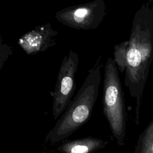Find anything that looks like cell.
Returning <instances> with one entry per match:
<instances>
[{
    "label": "cell",
    "instance_id": "cell-1",
    "mask_svg": "<svg viewBox=\"0 0 153 153\" xmlns=\"http://www.w3.org/2000/svg\"><path fill=\"white\" fill-rule=\"evenodd\" d=\"M114 60L124 73V84L134 99V122L139 124L143 93L153 62V0L136 12L129 39L114 47Z\"/></svg>",
    "mask_w": 153,
    "mask_h": 153
},
{
    "label": "cell",
    "instance_id": "cell-2",
    "mask_svg": "<svg viewBox=\"0 0 153 153\" xmlns=\"http://www.w3.org/2000/svg\"><path fill=\"white\" fill-rule=\"evenodd\" d=\"M102 57L99 56L76 96L47 133L45 143L55 144L68 138L90 118L102 80Z\"/></svg>",
    "mask_w": 153,
    "mask_h": 153
},
{
    "label": "cell",
    "instance_id": "cell-3",
    "mask_svg": "<svg viewBox=\"0 0 153 153\" xmlns=\"http://www.w3.org/2000/svg\"><path fill=\"white\" fill-rule=\"evenodd\" d=\"M103 112L117 144L124 146L126 131V112L124 95L118 69L112 57L104 66L102 93Z\"/></svg>",
    "mask_w": 153,
    "mask_h": 153
},
{
    "label": "cell",
    "instance_id": "cell-4",
    "mask_svg": "<svg viewBox=\"0 0 153 153\" xmlns=\"http://www.w3.org/2000/svg\"><path fill=\"white\" fill-rule=\"evenodd\" d=\"M78 53L70 50L63 59L59 71L54 90L50 91L53 98L52 114L59 118L66 110L76 90L75 74L78 69Z\"/></svg>",
    "mask_w": 153,
    "mask_h": 153
},
{
    "label": "cell",
    "instance_id": "cell-5",
    "mask_svg": "<svg viewBox=\"0 0 153 153\" xmlns=\"http://www.w3.org/2000/svg\"><path fill=\"white\" fill-rule=\"evenodd\" d=\"M107 14L103 0L93 1L71 6L56 13L55 18L63 25L77 30L96 29Z\"/></svg>",
    "mask_w": 153,
    "mask_h": 153
},
{
    "label": "cell",
    "instance_id": "cell-6",
    "mask_svg": "<svg viewBox=\"0 0 153 153\" xmlns=\"http://www.w3.org/2000/svg\"><path fill=\"white\" fill-rule=\"evenodd\" d=\"M57 35V31L50 23H47L25 33L19 39L17 44L27 54H36L55 45Z\"/></svg>",
    "mask_w": 153,
    "mask_h": 153
},
{
    "label": "cell",
    "instance_id": "cell-7",
    "mask_svg": "<svg viewBox=\"0 0 153 153\" xmlns=\"http://www.w3.org/2000/svg\"><path fill=\"white\" fill-rule=\"evenodd\" d=\"M108 140L88 136L81 139L64 142L56 150L62 153H94L105 148Z\"/></svg>",
    "mask_w": 153,
    "mask_h": 153
},
{
    "label": "cell",
    "instance_id": "cell-8",
    "mask_svg": "<svg viewBox=\"0 0 153 153\" xmlns=\"http://www.w3.org/2000/svg\"><path fill=\"white\" fill-rule=\"evenodd\" d=\"M134 153H153V118L139 135Z\"/></svg>",
    "mask_w": 153,
    "mask_h": 153
},
{
    "label": "cell",
    "instance_id": "cell-9",
    "mask_svg": "<svg viewBox=\"0 0 153 153\" xmlns=\"http://www.w3.org/2000/svg\"><path fill=\"white\" fill-rule=\"evenodd\" d=\"M0 50V69H1L3 67L4 64L13 53L12 47H11L7 44H4L2 42V37L1 38Z\"/></svg>",
    "mask_w": 153,
    "mask_h": 153
}]
</instances>
